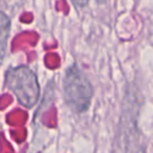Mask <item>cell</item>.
<instances>
[{
	"label": "cell",
	"instance_id": "1",
	"mask_svg": "<svg viewBox=\"0 0 153 153\" xmlns=\"http://www.w3.org/2000/svg\"><path fill=\"white\" fill-rule=\"evenodd\" d=\"M63 94L68 106L78 114L86 111L91 104L93 96L91 82L75 65L66 71L63 78Z\"/></svg>",
	"mask_w": 153,
	"mask_h": 153
},
{
	"label": "cell",
	"instance_id": "3",
	"mask_svg": "<svg viewBox=\"0 0 153 153\" xmlns=\"http://www.w3.org/2000/svg\"><path fill=\"white\" fill-rule=\"evenodd\" d=\"M10 30H11V20L7 14L0 11V62L2 61L6 54Z\"/></svg>",
	"mask_w": 153,
	"mask_h": 153
},
{
	"label": "cell",
	"instance_id": "5",
	"mask_svg": "<svg viewBox=\"0 0 153 153\" xmlns=\"http://www.w3.org/2000/svg\"><path fill=\"white\" fill-rule=\"evenodd\" d=\"M90 0H71V2L76 7V8H84L87 6Z\"/></svg>",
	"mask_w": 153,
	"mask_h": 153
},
{
	"label": "cell",
	"instance_id": "2",
	"mask_svg": "<svg viewBox=\"0 0 153 153\" xmlns=\"http://www.w3.org/2000/svg\"><path fill=\"white\" fill-rule=\"evenodd\" d=\"M5 82L24 106L30 109L37 103L39 98V85L36 74L29 67L19 66L8 69Z\"/></svg>",
	"mask_w": 153,
	"mask_h": 153
},
{
	"label": "cell",
	"instance_id": "4",
	"mask_svg": "<svg viewBox=\"0 0 153 153\" xmlns=\"http://www.w3.org/2000/svg\"><path fill=\"white\" fill-rule=\"evenodd\" d=\"M127 153H146V152H145V149H143L140 145L133 146L131 142L129 141V142L127 143Z\"/></svg>",
	"mask_w": 153,
	"mask_h": 153
}]
</instances>
